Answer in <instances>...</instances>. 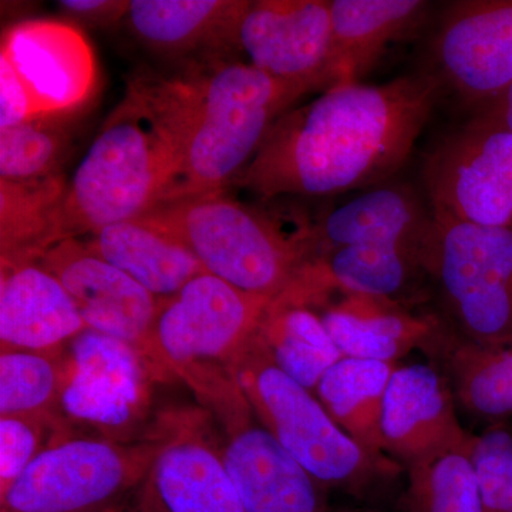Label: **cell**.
<instances>
[{"instance_id": "obj_24", "label": "cell", "mask_w": 512, "mask_h": 512, "mask_svg": "<svg viewBox=\"0 0 512 512\" xmlns=\"http://www.w3.org/2000/svg\"><path fill=\"white\" fill-rule=\"evenodd\" d=\"M397 365L343 356L313 392L333 420L376 457L390 458L384 451L382 413L387 384Z\"/></svg>"}, {"instance_id": "obj_5", "label": "cell", "mask_w": 512, "mask_h": 512, "mask_svg": "<svg viewBox=\"0 0 512 512\" xmlns=\"http://www.w3.org/2000/svg\"><path fill=\"white\" fill-rule=\"evenodd\" d=\"M138 220L180 241L208 274L274 301L308 262L306 225L286 234L275 221L222 194L158 205Z\"/></svg>"}, {"instance_id": "obj_4", "label": "cell", "mask_w": 512, "mask_h": 512, "mask_svg": "<svg viewBox=\"0 0 512 512\" xmlns=\"http://www.w3.org/2000/svg\"><path fill=\"white\" fill-rule=\"evenodd\" d=\"M190 74L183 151L161 204L222 194L254 160L279 117L312 93L244 62L217 60Z\"/></svg>"}, {"instance_id": "obj_9", "label": "cell", "mask_w": 512, "mask_h": 512, "mask_svg": "<svg viewBox=\"0 0 512 512\" xmlns=\"http://www.w3.org/2000/svg\"><path fill=\"white\" fill-rule=\"evenodd\" d=\"M437 217L512 227V133L470 120L434 148L424 164Z\"/></svg>"}, {"instance_id": "obj_23", "label": "cell", "mask_w": 512, "mask_h": 512, "mask_svg": "<svg viewBox=\"0 0 512 512\" xmlns=\"http://www.w3.org/2000/svg\"><path fill=\"white\" fill-rule=\"evenodd\" d=\"M84 245L160 301L205 272L190 249L138 218L97 229Z\"/></svg>"}, {"instance_id": "obj_2", "label": "cell", "mask_w": 512, "mask_h": 512, "mask_svg": "<svg viewBox=\"0 0 512 512\" xmlns=\"http://www.w3.org/2000/svg\"><path fill=\"white\" fill-rule=\"evenodd\" d=\"M191 90V74H144L128 84L66 183L56 244L136 220L161 204L180 163Z\"/></svg>"}, {"instance_id": "obj_34", "label": "cell", "mask_w": 512, "mask_h": 512, "mask_svg": "<svg viewBox=\"0 0 512 512\" xmlns=\"http://www.w3.org/2000/svg\"><path fill=\"white\" fill-rule=\"evenodd\" d=\"M473 121L481 126L512 133V83L500 94L477 107Z\"/></svg>"}, {"instance_id": "obj_26", "label": "cell", "mask_w": 512, "mask_h": 512, "mask_svg": "<svg viewBox=\"0 0 512 512\" xmlns=\"http://www.w3.org/2000/svg\"><path fill=\"white\" fill-rule=\"evenodd\" d=\"M259 336L276 365L312 392L330 367L343 357L319 313L301 303L281 299L269 303Z\"/></svg>"}, {"instance_id": "obj_35", "label": "cell", "mask_w": 512, "mask_h": 512, "mask_svg": "<svg viewBox=\"0 0 512 512\" xmlns=\"http://www.w3.org/2000/svg\"><path fill=\"white\" fill-rule=\"evenodd\" d=\"M137 512H164L163 508L160 507L156 503V501L153 500V498L150 497L146 493V491H143V495H141V501L140 504H138V510Z\"/></svg>"}, {"instance_id": "obj_6", "label": "cell", "mask_w": 512, "mask_h": 512, "mask_svg": "<svg viewBox=\"0 0 512 512\" xmlns=\"http://www.w3.org/2000/svg\"><path fill=\"white\" fill-rule=\"evenodd\" d=\"M238 380L256 420L326 491L365 498L402 473L392 458L373 456L357 444L312 390L286 375L259 332L242 357Z\"/></svg>"}, {"instance_id": "obj_13", "label": "cell", "mask_w": 512, "mask_h": 512, "mask_svg": "<svg viewBox=\"0 0 512 512\" xmlns=\"http://www.w3.org/2000/svg\"><path fill=\"white\" fill-rule=\"evenodd\" d=\"M450 384L436 366L397 365L387 384L382 413L386 456L403 470L463 447L474 434L464 430Z\"/></svg>"}, {"instance_id": "obj_36", "label": "cell", "mask_w": 512, "mask_h": 512, "mask_svg": "<svg viewBox=\"0 0 512 512\" xmlns=\"http://www.w3.org/2000/svg\"><path fill=\"white\" fill-rule=\"evenodd\" d=\"M330 512H379V511L372 510V508L343 507V508H336V510H330Z\"/></svg>"}, {"instance_id": "obj_11", "label": "cell", "mask_w": 512, "mask_h": 512, "mask_svg": "<svg viewBox=\"0 0 512 512\" xmlns=\"http://www.w3.org/2000/svg\"><path fill=\"white\" fill-rule=\"evenodd\" d=\"M39 264L59 279L87 330L134 350L154 367L153 328L160 299L77 238L57 242Z\"/></svg>"}, {"instance_id": "obj_10", "label": "cell", "mask_w": 512, "mask_h": 512, "mask_svg": "<svg viewBox=\"0 0 512 512\" xmlns=\"http://www.w3.org/2000/svg\"><path fill=\"white\" fill-rule=\"evenodd\" d=\"M231 49L249 66L312 92L332 87L330 0L245 2Z\"/></svg>"}, {"instance_id": "obj_21", "label": "cell", "mask_w": 512, "mask_h": 512, "mask_svg": "<svg viewBox=\"0 0 512 512\" xmlns=\"http://www.w3.org/2000/svg\"><path fill=\"white\" fill-rule=\"evenodd\" d=\"M319 316L345 357L399 363L430 335L437 316L409 313L392 299L345 293Z\"/></svg>"}, {"instance_id": "obj_29", "label": "cell", "mask_w": 512, "mask_h": 512, "mask_svg": "<svg viewBox=\"0 0 512 512\" xmlns=\"http://www.w3.org/2000/svg\"><path fill=\"white\" fill-rule=\"evenodd\" d=\"M66 114H46L0 131V180L22 183L60 174L70 144Z\"/></svg>"}, {"instance_id": "obj_25", "label": "cell", "mask_w": 512, "mask_h": 512, "mask_svg": "<svg viewBox=\"0 0 512 512\" xmlns=\"http://www.w3.org/2000/svg\"><path fill=\"white\" fill-rule=\"evenodd\" d=\"M62 174L43 180H0L2 266L39 262L56 244V222L64 188Z\"/></svg>"}, {"instance_id": "obj_33", "label": "cell", "mask_w": 512, "mask_h": 512, "mask_svg": "<svg viewBox=\"0 0 512 512\" xmlns=\"http://www.w3.org/2000/svg\"><path fill=\"white\" fill-rule=\"evenodd\" d=\"M60 8L97 28L116 25L126 19L130 2L123 0H63Z\"/></svg>"}, {"instance_id": "obj_27", "label": "cell", "mask_w": 512, "mask_h": 512, "mask_svg": "<svg viewBox=\"0 0 512 512\" xmlns=\"http://www.w3.org/2000/svg\"><path fill=\"white\" fill-rule=\"evenodd\" d=\"M66 384L62 355L0 352V416L25 417L62 429Z\"/></svg>"}, {"instance_id": "obj_32", "label": "cell", "mask_w": 512, "mask_h": 512, "mask_svg": "<svg viewBox=\"0 0 512 512\" xmlns=\"http://www.w3.org/2000/svg\"><path fill=\"white\" fill-rule=\"evenodd\" d=\"M35 117L32 101L19 74L0 55V131L8 130Z\"/></svg>"}, {"instance_id": "obj_30", "label": "cell", "mask_w": 512, "mask_h": 512, "mask_svg": "<svg viewBox=\"0 0 512 512\" xmlns=\"http://www.w3.org/2000/svg\"><path fill=\"white\" fill-rule=\"evenodd\" d=\"M471 460L476 468L483 512H512V424L498 421L474 434Z\"/></svg>"}, {"instance_id": "obj_22", "label": "cell", "mask_w": 512, "mask_h": 512, "mask_svg": "<svg viewBox=\"0 0 512 512\" xmlns=\"http://www.w3.org/2000/svg\"><path fill=\"white\" fill-rule=\"evenodd\" d=\"M429 8L421 0H330L332 87L360 83L387 47L420 25Z\"/></svg>"}, {"instance_id": "obj_7", "label": "cell", "mask_w": 512, "mask_h": 512, "mask_svg": "<svg viewBox=\"0 0 512 512\" xmlns=\"http://www.w3.org/2000/svg\"><path fill=\"white\" fill-rule=\"evenodd\" d=\"M420 264L448 328L477 342L512 340V227L433 215Z\"/></svg>"}, {"instance_id": "obj_31", "label": "cell", "mask_w": 512, "mask_h": 512, "mask_svg": "<svg viewBox=\"0 0 512 512\" xmlns=\"http://www.w3.org/2000/svg\"><path fill=\"white\" fill-rule=\"evenodd\" d=\"M47 430H62L43 421L0 416V494L15 483L43 448Z\"/></svg>"}, {"instance_id": "obj_19", "label": "cell", "mask_w": 512, "mask_h": 512, "mask_svg": "<svg viewBox=\"0 0 512 512\" xmlns=\"http://www.w3.org/2000/svg\"><path fill=\"white\" fill-rule=\"evenodd\" d=\"M144 491L164 512H247L221 450L198 431L165 429Z\"/></svg>"}, {"instance_id": "obj_17", "label": "cell", "mask_w": 512, "mask_h": 512, "mask_svg": "<svg viewBox=\"0 0 512 512\" xmlns=\"http://www.w3.org/2000/svg\"><path fill=\"white\" fill-rule=\"evenodd\" d=\"M86 330L69 293L39 262L2 266L0 352L62 355Z\"/></svg>"}, {"instance_id": "obj_20", "label": "cell", "mask_w": 512, "mask_h": 512, "mask_svg": "<svg viewBox=\"0 0 512 512\" xmlns=\"http://www.w3.org/2000/svg\"><path fill=\"white\" fill-rule=\"evenodd\" d=\"M247 0H131L126 22L141 45L158 55L211 57L231 49Z\"/></svg>"}, {"instance_id": "obj_15", "label": "cell", "mask_w": 512, "mask_h": 512, "mask_svg": "<svg viewBox=\"0 0 512 512\" xmlns=\"http://www.w3.org/2000/svg\"><path fill=\"white\" fill-rule=\"evenodd\" d=\"M254 417L228 430L221 447L245 511L330 512L325 488Z\"/></svg>"}, {"instance_id": "obj_1", "label": "cell", "mask_w": 512, "mask_h": 512, "mask_svg": "<svg viewBox=\"0 0 512 512\" xmlns=\"http://www.w3.org/2000/svg\"><path fill=\"white\" fill-rule=\"evenodd\" d=\"M441 89L434 73L329 87L279 117L235 184L264 200L379 187L409 160Z\"/></svg>"}, {"instance_id": "obj_12", "label": "cell", "mask_w": 512, "mask_h": 512, "mask_svg": "<svg viewBox=\"0 0 512 512\" xmlns=\"http://www.w3.org/2000/svg\"><path fill=\"white\" fill-rule=\"evenodd\" d=\"M434 63L467 106H483L512 83V0L453 3L433 37Z\"/></svg>"}, {"instance_id": "obj_14", "label": "cell", "mask_w": 512, "mask_h": 512, "mask_svg": "<svg viewBox=\"0 0 512 512\" xmlns=\"http://www.w3.org/2000/svg\"><path fill=\"white\" fill-rule=\"evenodd\" d=\"M0 55L25 84L35 116L72 113L96 87L92 47L59 20H26L6 30Z\"/></svg>"}, {"instance_id": "obj_3", "label": "cell", "mask_w": 512, "mask_h": 512, "mask_svg": "<svg viewBox=\"0 0 512 512\" xmlns=\"http://www.w3.org/2000/svg\"><path fill=\"white\" fill-rule=\"evenodd\" d=\"M271 301L202 272L160 302L153 328L154 369L185 384L234 429L254 416L238 370Z\"/></svg>"}, {"instance_id": "obj_18", "label": "cell", "mask_w": 512, "mask_h": 512, "mask_svg": "<svg viewBox=\"0 0 512 512\" xmlns=\"http://www.w3.org/2000/svg\"><path fill=\"white\" fill-rule=\"evenodd\" d=\"M421 352L450 384L458 410L487 424L512 416V340L487 343L464 338L437 323Z\"/></svg>"}, {"instance_id": "obj_16", "label": "cell", "mask_w": 512, "mask_h": 512, "mask_svg": "<svg viewBox=\"0 0 512 512\" xmlns=\"http://www.w3.org/2000/svg\"><path fill=\"white\" fill-rule=\"evenodd\" d=\"M433 212L406 185H379L306 227L309 259L343 247H392L421 256ZM308 259V261H309Z\"/></svg>"}, {"instance_id": "obj_28", "label": "cell", "mask_w": 512, "mask_h": 512, "mask_svg": "<svg viewBox=\"0 0 512 512\" xmlns=\"http://www.w3.org/2000/svg\"><path fill=\"white\" fill-rule=\"evenodd\" d=\"M473 440L406 468L403 512H483L476 468L471 460Z\"/></svg>"}, {"instance_id": "obj_8", "label": "cell", "mask_w": 512, "mask_h": 512, "mask_svg": "<svg viewBox=\"0 0 512 512\" xmlns=\"http://www.w3.org/2000/svg\"><path fill=\"white\" fill-rule=\"evenodd\" d=\"M165 431L138 444L55 440L0 494V512H106L146 484Z\"/></svg>"}]
</instances>
